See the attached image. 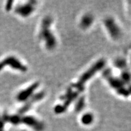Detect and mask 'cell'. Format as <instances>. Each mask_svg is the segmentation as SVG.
Masks as SVG:
<instances>
[{
	"instance_id": "6da1fadb",
	"label": "cell",
	"mask_w": 131,
	"mask_h": 131,
	"mask_svg": "<svg viewBox=\"0 0 131 131\" xmlns=\"http://www.w3.org/2000/svg\"><path fill=\"white\" fill-rule=\"evenodd\" d=\"M105 64L106 61L104 59H100L98 60L80 77L78 81L76 83L72 84V88H75L78 92H82L84 91V85L86 82L89 81L93 76H94L96 72L102 69L105 66Z\"/></svg>"
},
{
	"instance_id": "7a4b0ae2",
	"label": "cell",
	"mask_w": 131,
	"mask_h": 131,
	"mask_svg": "<svg viewBox=\"0 0 131 131\" xmlns=\"http://www.w3.org/2000/svg\"><path fill=\"white\" fill-rule=\"evenodd\" d=\"M52 19L50 16H46L43 18L41 26L40 37L45 41L46 47L49 50L55 48L57 45V40L55 36L50 30Z\"/></svg>"
},
{
	"instance_id": "3957f363",
	"label": "cell",
	"mask_w": 131,
	"mask_h": 131,
	"mask_svg": "<svg viewBox=\"0 0 131 131\" xmlns=\"http://www.w3.org/2000/svg\"><path fill=\"white\" fill-rule=\"evenodd\" d=\"M103 76L118 94L126 97L129 95V91L126 88L123 82L119 78L114 77L110 69H106L103 70Z\"/></svg>"
},
{
	"instance_id": "277c9868",
	"label": "cell",
	"mask_w": 131,
	"mask_h": 131,
	"mask_svg": "<svg viewBox=\"0 0 131 131\" xmlns=\"http://www.w3.org/2000/svg\"><path fill=\"white\" fill-rule=\"evenodd\" d=\"M80 92L78 91H73L72 87L69 88L66 92L61 96V100L64 101L63 104H58L54 108V111L57 114H60L65 112L68 108L69 107L72 103L78 98Z\"/></svg>"
},
{
	"instance_id": "5b68a950",
	"label": "cell",
	"mask_w": 131,
	"mask_h": 131,
	"mask_svg": "<svg viewBox=\"0 0 131 131\" xmlns=\"http://www.w3.org/2000/svg\"><path fill=\"white\" fill-rule=\"evenodd\" d=\"M6 66H10L14 69L21 72H26L27 68L25 65L23 64L17 58L14 57H9L5 58L3 61L0 62V70H1Z\"/></svg>"
},
{
	"instance_id": "8992f818",
	"label": "cell",
	"mask_w": 131,
	"mask_h": 131,
	"mask_svg": "<svg viewBox=\"0 0 131 131\" xmlns=\"http://www.w3.org/2000/svg\"><path fill=\"white\" fill-rule=\"evenodd\" d=\"M20 124H24L35 131H42L45 129V124L32 116H21Z\"/></svg>"
},
{
	"instance_id": "52a82bcc",
	"label": "cell",
	"mask_w": 131,
	"mask_h": 131,
	"mask_svg": "<svg viewBox=\"0 0 131 131\" xmlns=\"http://www.w3.org/2000/svg\"><path fill=\"white\" fill-rule=\"evenodd\" d=\"M45 93L44 92H40L35 94L31 96L29 99L27 100V101H26L25 104L22 106V107H21L19 110V114L22 115L24 114V113L27 112V111L32 108L35 103H36L38 101L41 100L45 97Z\"/></svg>"
},
{
	"instance_id": "ba28073f",
	"label": "cell",
	"mask_w": 131,
	"mask_h": 131,
	"mask_svg": "<svg viewBox=\"0 0 131 131\" xmlns=\"http://www.w3.org/2000/svg\"><path fill=\"white\" fill-rule=\"evenodd\" d=\"M104 26L114 39H118L121 36L120 29L112 18H107L104 20Z\"/></svg>"
},
{
	"instance_id": "9c48e42d",
	"label": "cell",
	"mask_w": 131,
	"mask_h": 131,
	"mask_svg": "<svg viewBox=\"0 0 131 131\" xmlns=\"http://www.w3.org/2000/svg\"><path fill=\"white\" fill-rule=\"evenodd\" d=\"M39 86H40V84L38 82H35L27 88H26V89L21 91L16 96L17 100L19 102H24V101H27L33 95L34 92Z\"/></svg>"
},
{
	"instance_id": "30bf717a",
	"label": "cell",
	"mask_w": 131,
	"mask_h": 131,
	"mask_svg": "<svg viewBox=\"0 0 131 131\" xmlns=\"http://www.w3.org/2000/svg\"><path fill=\"white\" fill-rule=\"evenodd\" d=\"M35 3L36 1H30L24 4L19 5L16 7L15 12L23 17H27L34 12Z\"/></svg>"
},
{
	"instance_id": "8fae6325",
	"label": "cell",
	"mask_w": 131,
	"mask_h": 131,
	"mask_svg": "<svg viewBox=\"0 0 131 131\" xmlns=\"http://www.w3.org/2000/svg\"><path fill=\"white\" fill-rule=\"evenodd\" d=\"M94 21V18L90 14H86L82 17L80 24L83 29L89 27L92 25Z\"/></svg>"
},
{
	"instance_id": "7c38bea8",
	"label": "cell",
	"mask_w": 131,
	"mask_h": 131,
	"mask_svg": "<svg viewBox=\"0 0 131 131\" xmlns=\"http://www.w3.org/2000/svg\"><path fill=\"white\" fill-rule=\"evenodd\" d=\"M85 106V98L83 96L78 99L75 105V111L77 112H80L84 109Z\"/></svg>"
},
{
	"instance_id": "4fadbf2b",
	"label": "cell",
	"mask_w": 131,
	"mask_h": 131,
	"mask_svg": "<svg viewBox=\"0 0 131 131\" xmlns=\"http://www.w3.org/2000/svg\"><path fill=\"white\" fill-rule=\"evenodd\" d=\"M81 123L84 125H89L94 121V116L90 113L83 115L81 119Z\"/></svg>"
},
{
	"instance_id": "5bb4252c",
	"label": "cell",
	"mask_w": 131,
	"mask_h": 131,
	"mask_svg": "<svg viewBox=\"0 0 131 131\" xmlns=\"http://www.w3.org/2000/svg\"><path fill=\"white\" fill-rule=\"evenodd\" d=\"M114 65L116 68L119 69H125L127 67V63L125 60L123 58H118L115 60L114 63Z\"/></svg>"
},
{
	"instance_id": "9a60e30c",
	"label": "cell",
	"mask_w": 131,
	"mask_h": 131,
	"mask_svg": "<svg viewBox=\"0 0 131 131\" xmlns=\"http://www.w3.org/2000/svg\"><path fill=\"white\" fill-rule=\"evenodd\" d=\"M121 80L124 83H127V84H129L130 83V74L129 72L127 71H123L121 75Z\"/></svg>"
},
{
	"instance_id": "2e32d148",
	"label": "cell",
	"mask_w": 131,
	"mask_h": 131,
	"mask_svg": "<svg viewBox=\"0 0 131 131\" xmlns=\"http://www.w3.org/2000/svg\"><path fill=\"white\" fill-rule=\"evenodd\" d=\"M13 3H14V1H7V4H6V9L7 10V11L10 10V9H12Z\"/></svg>"
},
{
	"instance_id": "e0dca14e",
	"label": "cell",
	"mask_w": 131,
	"mask_h": 131,
	"mask_svg": "<svg viewBox=\"0 0 131 131\" xmlns=\"http://www.w3.org/2000/svg\"><path fill=\"white\" fill-rule=\"evenodd\" d=\"M3 124H4V122H3V119L0 117V130H2L3 127Z\"/></svg>"
},
{
	"instance_id": "ac0fdd59",
	"label": "cell",
	"mask_w": 131,
	"mask_h": 131,
	"mask_svg": "<svg viewBox=\"0 0 131 131\" xmlns=\"http://www.w3.org/2000/svg\"><path fill=\"white\" fill-rule=\"evenodd\" d=\"M0 131H3V130L2 129V130H0Z\"/></svg>"
}]
</instances>
